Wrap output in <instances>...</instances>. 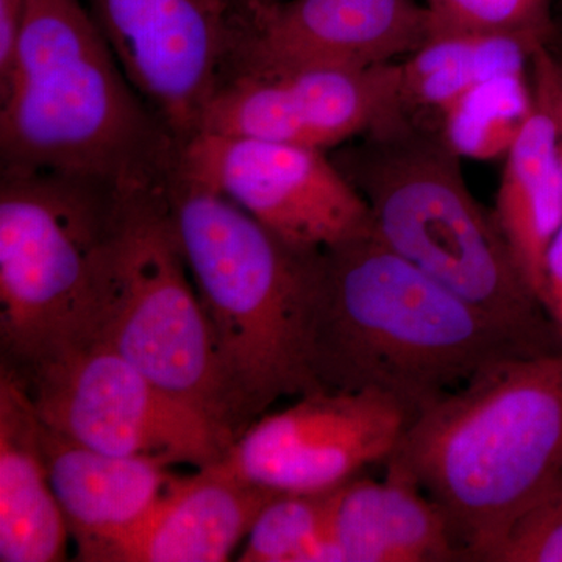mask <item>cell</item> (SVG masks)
<instances>
[{"label": "cell", "mask_w": 562, "mask_h": 562, "mask_svg": "<svg viewBox=\"0 0 562 562\" xmlns=\"http://www.w3.org/2000/svg\"><path fill=\"white\" fill-rule=\"evenodd\" d=\"M541 355L372 231L322 250L312 312L321 390L375 392L416 414L494 362Z\"/></svg>", "instance_id": "6da1fadb"}, {"label": "cell", "mask_w": 562, "mask_h": 562, "mask_svg": "<svg viewBox=\"0 0 562 562\" xmlns=\"http://www.w3.org/2000/svg\"><path fill=\"white\" fill-rule=\"evenodd\" d=\"M179 151L125 77L87 2L27 0L0 74L2 169L133 188L165 180Z\"/></svg>", "instance_id": "7a4b0ae2"}, {"label": "cell", "mask_w": 562, "mask_h": 562, "mask_svg": "<svg viewBox=\"0 0 562 562\" xmlns=\"http://www.w3.org/2000/svg\"><path fill=\"white\" fill-rule=\"evenodd\" d=\"M480 561L562 475V351L494 362L416 414L386 461Z\"/></svg>", "instance_id": "3957f363"}, {"label": "cell", "mask_w": 562, "mask_h": 562, "mask_svg": "<svg viewBox=\"0 0 562 562\" xmlns=\"http://www.w3.org/2000/svg\"><path fill=\"white\" fill-rule=\"evenodd\" d=\"M166 201L210 322L241 435L283 397L321 391L312 369V312L321 251L294 249L179 160Z\"/></svg>", "instance_id": "277c9868"}, {"label": "cell", "mask_w": 562, "mask_h": 562, "mask_svg": "<svg viewBox=\"0 0 562 562\" xmlns=\"http://www.w3.org/2000/svg\"><path fill=\"white\" fill-rule=\"evenodd\" d=\"M362 138L336 165L368 202L373 235L536 353L562 351L494 211L476 201L438 132L398 117Z\"/></svg>", "instance_id": "5b68a950"}, {"label": "cell", "mask_w": 562, "mask_h": 562, "mask_svg": "<svg viewBox=\"0 0 562 562\" xmlns=\"http://www.w3.org/2000/svg\"><path fill=\"white\" fill-rule=\"evenodd\" d=\"M124 188L54 172L0 180V350L24 379L90 346Z\"/></svg>", "instance_id": "8992f818"}, {"label": "cell", "mask_w": 562, "mask_h": 562, "mask_svg": "<svg viewBox=\"0 0 562 562\" xmlns=\"http://www.w3.org/2000/svg\"><path fill=\"white\" fill-rule=\"evenodd\" d=\"M165 181L122 191L91 344L116 351L238 439L241 430L173 228Z\"/></svg>", "instance_id": "52a82bcc"}, {"label": "cell", "mask_w": 562, "mask_h": 562, "mask_svg": "<svg viewBox=\"0 0 562 562\" xmlns=\"http://www.w3.org/2000/svg\"><path fill=\"white\" fill-rule=\"evenodd\" d=\"M21 380L46 427L98 452L158 454L202 469L224 460L236 441L101 344L61 355Z\"/></svg>", "instance_id": "ba28073f"}, {"label": "cell", "mask_w": 562, "mask_h": 562, "mask_svg": "<svg viewBox=\"0 0 562 562\" xmlns=\"http://www.w3.org/2000/svg\"><path fill=\"white\" fill-rule=\"evenodd\" d=\"M125 77L177 144L241 55L251 0H85Z\"/></svg>", "instance_id": "9c48e42d"}, {"label": "cell", "mask_w": 562, "mask_h": 562, "mask_svg": "<svg viewBox=\"0 0 562 562\" xmlns=\"http://www.w3.org/2000/svg\"><path fill=\"white\" fill-rule=\"evenodd\" d=\"M179 168L294 249L322 251L372 231L368 202L324 150L201 132L181 144Z\"/></svg>", "instance_id": "30bf717a"}, {"label": "cell", "mask_w": 562, "mask_h": 562, "mask_svg": "<svg viewBox=\"0 0 562 562\" xmlns=\"http://www.w3.org/2000/svg\"><path fill=\"white\" fill-rule=\"evenodd\" d=\"M409 420L375 392L321 390L255 420L217 464L273 491H330L390 460Z\"/></svg>", "instance_id": "8fae6325"}, {"label": "cell", "mask_w": 562, "mask_h": 562, "mask_svg": "<svg viewBox=\"0 0 562 562\" xmlns=\"http://www.w3.org/2000/svg\"><path fill=\"white\" fill-rule=\"evenodd\" d=\"M401 116L398 61L368 69L239 72L211 99L198 133L327 151Z\"/></svg>", "instance_id": "7c38bea8"}, {"label": "cell", "mask_w": 562, "mask_h": 562, "mask_svg": "<svg viewBox=\"0 0 562 562\" xmlns=\"http://www.w3.org/2000/svg\"><path fill=\"white\" fill-rule=\"evenodd\" d=\"M428 36L427 9L416 0H251L233 76L390 65Z\"/></svg>", "instance_id": "4fadbf2b"}, {"label": "cell", "mask_w": 562, "mask_h": 562, "mask_svg": "<svg viewBox=\"0 0 562 562\" xmlns=\"http://www.w3.org/2000/svg\"><path fill=\"white\" fill-rule=\"evenodd\" d=\"M276 494L217 462L192 475H176L140 519L81 561H227Z\"/></svg>", "instance_id": "5bb4252c"}, {"label": "cell", "mask_w": 562, "mask_h": 562, "mask_svg": "<svg viewBox=\"0 0 562 562\" xmlns=\"http://www.w3.org/2000/svg\"><path fill=\"white\" fill-rule=\"evenodd\" d=\"M43 442L52 487L80 561L132 527L176 479L171 458L98 452L44 424Z\"/></svg>", "instance_id": "9a60e30c"}, {"label": "cell", "mask_w": 562, "mask_h": 562, "mask_svg": "<svg viewBox=\"0 0 562 562\" xmlns=\"http://www.w3.org/2000/svg\"><path fill=\"white\" fill-rule=\"evenodd\" d=\"M69 538L50 483L43 422L24 382L0 368V561H63Z\"/></svg>", "instance_id": "2e32d148"}, {"label": "cell", "mask_w": 562, "mask_h": 562, "mask_svg": "<svg viewBox=\"0 0 562 562\" xmlns=\"http://www.w3.org/2000/svg\"><path fill=\"white\" fill-rule=\"evenodd\" d=\"M328 532L342 562H450L464 554L439 506L408 476L357 479L331 492Z\"/></svg>", "instance_id": "e0dca14e"}, {"label": "cell", "mask_w": 562, "mask_h": 562, "mask_svg": "<svg viewBox=\"0 0 562 562\" xmlns=\"http://www.w3.org/2000/svg\"><path fill=\"white\" fill-rule=\"evenodd\" d=\"M503 160L495 221L539 302L547 250L562 225V172L553 121L538 99L535 113Z\"/></svg>", "instance_id": "ac0fdd59"}, {"label": "cell", "mask_w": 562, "mask_h": 562, "mask_svg": "<svg viewBox=\"0 0 562 562\" xmlns=\"http://www.w3.org/2000/svg\"><path fill=\"white\" fill-rule=\"evenodd\" d=\"M549 41L525 33H452L430 36L398 61L401 113L422 124L464 92L503 74L530 69L532 54Z\"/></svg>", "instance_id": "d6986e66"}, {"label": "cell", "mask_w": 562, "mask_h": 562, "mask_svg": "<svg viewBox=\"0 0 562 562\" xmlns=\"http://www.w3.org/2000/svg\"><path fill=\"white\" fill-rule=\"evenodd\" d=\"M536 110L530 69L483 81L450 103L436 132L457 157L505 158Z\"/></svg>", "instance_id": "ffe728a7"}, {"label": "cell", "mask_w": 562, "mask_h": 562, "mask_svg": "<svg viewBox=\"0 0 562 562\" xmlns=\"http://www.w3.org/2000/svg\"><path fill=\"white\" fill-rule=\"evenodd\" d=\"M331 492H279L262 506L246 538L241 562H305L328 531Z\"/></svg>", "instance_id": "44dd1931"}, {"label": "cell", "mask_w": 562, "mask_h": 562, "mask_svg": "<svg viewBox=\"0 0 562 562\" xmlns=\"http://www.w3.org/2000/svg\"><path fill=\"white\" fill-rule=\"evenodd\" d=\"M553 0H427L430 36L525 33L549 41ZM428 36V38H430Z\"/></svg>", "instance_id": "7402d4cb"}, {"label": "cell", "mask_w": 562, "mask_h": 562, "mask_svg": "<svg viewBox=\"0 0 562 562\" xmlns=\"http://www.w3.org/2000/svg\"><path fill=\"white\" fill-rule=\"evenodd\" d=\"M483 562H562V475L514 522Z\"/></svg>", "instance_id": "603a6c76"}, {"label": "cell", "mask_w": 562, "mask_h": 562, "mask_svg": "<svg viewBox=\"0 0 562 562\" xmlns=\"http://www.w3.org/2000/svg\"><path fill=\"white\" fill-rule=\"evenodd\" d=\"M530 79L535 98L552 117L562 172V61L550 52L547 44L539 46L532 54Z\"/></svg>", "instance_id": "cb8c5ba5"}, {"label": "cell", "mask_w": 562, "mask_h": 562, "mask_svg": "<svg viewBox=\"0 0 562 562\" xmlns=\"http://www.w3.org/2000/svg\"><path fill=\"white\" fill-rule=\"evenodd\" d=\"M539 302L562 344V225L547 250Z\"/></svg>", "instance_id": "d4e9b609"}, {"label": "cell", "mask_w": 562, "mask_h": 562, "mask_svg": "<svg viewBox=\"0 0 562 562\" xmlns=\"http://www.w3.org/2000/svg\"><path fill=\"white\" fill-rule=\"evenodd\" d=\"M266 2H272V0H266Z\"/></svg>", "instance_id": "484cf974"}]
</instances>
